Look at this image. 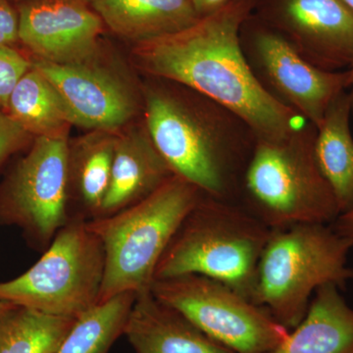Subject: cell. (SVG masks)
Instances as JSON below:
<instances>
[{"label": "cell", "mask_w": 353, "mask_h": 353, "mask_svg": "<svg viewBox=\"0 0 353 353\" xmlns=\"http://www.w3.org/2000/svg\"><path fill=\"white\" fill-rule=\"evenodd\" d=\"M254 0H230L182 31L137 43L134 58L152 78L180 83L219 102L259 139H278L303 122L261 88L246 63L240 31Z\"/></svg>", "instance_id": "6da1fadb"}, {"label": "cell", "mask_w": 353, "mask_h": 353, "mask_svg": "<svg viewBox=\"0 0 353 353\" xmlns=\"http://www.w3.org/2000/svg\"><path fill=\"white\" fill-rule=\"evenodd\" d=\"M145 88V128L174 175L205 196L239 202L256 134L219 102L164 79Z\"/></svg>", "instance_id": "7a4b0ae2"}, {"label": "cell", "mask_w": 353, "mask_h": 353, "mask_svg": "<svg viewBox=\"0 0 353 353\" xmlns=\"http://www.w3.org/2000/svg\"><path fill=\"white\" fill-rule=\"evenodd\" d=\"M270 233L240 202L202 194L165 250L154 280L196 274L219 281L252 301L257 267Z\"/></svg>", "instance_id": "3957f363"}, {"label": "cell", "mask_w": 353, "mask_h": 353, "mask_svg": "<svg viewBox=\"0 0 353 353\" xmlns=\"http://www.w3.org/2000/svg\"><path fill=\"white\" fill-rule=\"evenodd\" d=\"M317 129L299 125L278 139H256L241 183L239 202L271 230L340 216L315 157Z\"/></svg>", "instance_id": "277c9868"}, {"label": "cell", "mask_w": 353, "mask_h": 353, "mask_svg": "<svg viewBox=\"0 0 353 353\" xmlns=\"http://www.w3.org/2000/svg\"><path fill=\"white\" fill-rule=\"evenodd\" d=\"M352 243L331 224L304 223L271 230L257 267L252 301L276 321L296 328L307 313L316 290L353 281L348 266Z\"/></svg>", "instance_id": "5b68a950"}, {"label": "cell", "mask_w": 353, "mask_h": 353, "mask_svg": "<svg viewBox=\"0 0 353 353\" xmlns=\"http://www.w3.org/2000/svg\"><path fill=\"white\" fill-rule=\"evenodd\" d=\"M202 194L194 185L174 175L138 203L87 221L105 253L99 303L124 292L152 289L158 262Z\"/></svg>", "instance_id": "8992f818"}, {"label": "cell", "mask_w": 353, "mask_h": 353, "mask_svg": "<svg viewBox=\"0 0 353 353\" xmlns=\"http://www.w3.org/2000/svg\"><path fill=\"white\" fill-rule=\"evenodd\" d=\"M105 253L87 221L70 219L24 274L0 283V301L78 319L99 303Z\"/></svg>", "instance_id": "52a82bcc"}, {"label": "cell", "mask_w": 353, "mask_h": 353, "mask_svg": "<svg viewBox=\"0 0 353 353\" xmlns=\"http://www.w3.org/2000/svg\"><path fill=\"white\" fill-rule=\"evenodd\" d=\"M152 292L234 353H268L290 330L229 285L196 274L153 281Z\"/></svg>", "instance_id": "ba28073f"}, {"label": "cell", "mask_w": 353, "mask_h": 353, "mask_svg": "<svg viewBox=\"0 0 353 353\" xmlns=\"http://www.w3.org/2000/svg\"><path fill=\"white\" fill-rule=\"evenodd\" d=\"M240 43L246 63L265 92L316 129L334 99L350 88L347 69L318 68L253 12L241 25Z\"/></svg>", "instance_id": "9c48e42d"}, {"label": "cell", "mask_w": 353, "mask_h": 353, "mask_svg": "<svg viewBox=\"0 0 353 353\" xmlns=\"http://www.w3.org/2000/svg\"><path fill=\"white\" fill-rule=\"evenodd\" d=\"M67 134L37 137L0 190V224L46 250L70 221Z\"/></svg>", "instance_id": "30bf717a"}, {"label": "cell", "mask_w": 353, "mask_h": 353, "mask_svg": "<svg viewBox=\"0 0 353 353\" xmlns=\"http://www.w3.org/2000/svg\"><path fill=\"white\" fill-rule=\"evenodd\" d=\"M253 14L326 71L353 60V12L343 0H254Z\"/></svg>", "instance_id": "8fae6325"}, {"label": "cell", "mask_w": 353, "mask_h": 353, "mask_svg": "<svg viewBox=\"0 0 353 353\" xmlns=\"http://www.w3.org/2000/svg\"><path fill=\"white\" fill-rule=\"evenodd\" d=\"M19 43L57 64L88 63L105 25L88 0H20Z\"/></svg>", "instance_id": "7c38bea8"}, {"label": "cell", "mask_w": 353, "mask_h": 353, "mask_svg": "<svg viewBox=\"0 0 353 353\" xmlns=\"http://www.w3.org/2000/svg\"><path fill=\"white\" fill-rule=\"evenodd\" d=\"M32 65L57 90L72 125L110 132L124 126L136 112L126 87L90 62L57 64L36 59Z\"/></svg>", "instance_id": "4fadbf2b"}, {"label": "cell", "mask_w": 353, "mask_h": 353, "mask_svg": "<svg viewBox=\"0 0 353 353\" xmlns=\"http://www.w3.org/2000/svg\"><path fill=\"white\" fill-rule=\"evenodd\" d=\"M124 334L136 353H234L159 301L152 289L137 294Z\"/></svg>", "instance_id": "5bb4252c"}, {"label": "cell", "mask_w": 353, "mask_h": 353, "mask_svg": "<svg viewBox=\"0 0 353 353\" xmlns=\"http://www.w3.org/2000/svg\"><path fill=\"white\" fill-rule=\"evenodd\" d=\"M173 176L146 128L116 137L110 183L99 217L138 203Z\"/></svg>", "instance_id": "9a60e30c"}, {"label": "cell", "mask_w": 353, "mask_h": 353, "mask_svg": "<svg viewBox=\"0 0 353 353\" xmlns=\"http://www.w3.org/2000/svg\"><path fill=\"white\" fill-rule=\"evenodd\" d=\"M334 284L316 290L307 313L268 353H353V308Z\"/></svg>", "instance_id": "2e32d148"}, {"label": "cell", "mask_w": 353, "mask_h": 353, "mask_svg": "<svg viewBox=\"0 0 353 353\" xmlns=\"http://www.w3.org/2000/svg\"><path fill=\"white\" fill-rule=\"evenodd\" d=\"M105 27L134 43L175 34L201 18L190 0H88Z\"/></svg>", "instance_id": "e0dca14e"}, {"label": "cell", "mask_w": 353, "mask_h": 353, "mask_svg": "<svg viewBox=\"0 0 353 353\" xmlns=\"http://www.w3.org/2000/svg\"><path fill=\"white\" fill-rule=\"evenodd\" d=\"M352 114L350 94L345 90L332 102L316 134V160L333 192L340 215L353 211Z\"/></svg>", "instance_id": "ac0fdd59"}, {"label": "cell", "mask_w": 353, "mask_h": 353, "mask_svg": "<svg viewBox=\"0 0 353 353\" xmlns=\"http://www.w3.org/2000/svg\"><path fill=\"white\" fill-rule=\"evenodd\" d=\"M115 138L88 139L74 150L69 146L68 206L72 199L78 206L72 219L88 221L101 214L110 183Z\"/></svg>", "instance_id": "d6986e66"}, {"label": "cell", "mask_w": 353, "mask_h": 353, "mask_svg": "<svg viewBox=\"0 0 353 353\" xmlns=\"http://www.w3.org/2000/svg\"><path fill=\"white\" fill-rule=\"evenodd\" d=\"M4 111L36 138L63 136L72 125L57 90L32 65L14 88Z\"/></svg>", "instance_id": "ffe728a7"}, {"label": "cell", "mask_w": 353, "mask_h": 353, "mask_svg": "<svg viewBox=\"0 0 353 353\" xmlns=\"http://www.w3.org/2000/svg\"><path fill=\"white\" fill-rule=\"evenodd\" d=\"M76 320L14 305L0 317V353H55Z\"/></svg>", "instance_id": "44dd1931"}, {"label": "cell", "mask_w": 353, "mask_h": 353, "mask_svg": "<svg viewBox=\"0 0 353 353\" xmlns=\"http://www.w3.org/2000/svg\"><path fill=\"white\" fill-rule=\"evenodd\" d=\"M137 294H118L81 316L55 353H108L124 334Z\"/></svg>", "instance_id": "7402d4cb"}, {"label": "cell", "mask_w": 353, "mask_h": 353, "mask_svg": "<svg viewBox=\"0 0 353 353\" xmlns=\"http://www.w3.org/2000/svg\"><path fill=\"white\" fill-rule=\"evenodd\" d=\"M32 68L27 59L14 46H0V108L6 110L9 97L23 76Z\"/></svg>", "instance_id": "603a6c76"}, {"label": "cell", "mask_w": 353, "mask_h": 353, "mask_svg": "<svg viewBox=\"0 0 353 353\" xmlns=\"http://www.w3.org/2000/svg\"><path fill=\"white\" fill-rule=\"evenodd\" d=\"M6 111L0 109V166L31 138Z\"/></svg>", "instance_id": "cb8c5ba5"}, {"label": "cell", "mask_w": 353, "mask_h": 353, "mask_svg": "<svg viewBox=\"0 0 353 353\" xmlns=\"http://www.w3.org/2000/svg\"><path fill=\"white\" fill-rule=\"evenodd\" d=\"M19 43V13L11 0H0V46Z\"/></svg>", "instance_id": "d4e9b609"}, {"label": "cell", "mask_w": 353, "mask_h": 353, "mask_svg": "<svg viewBox=\"0 0 353 353\" xmlns=\"http://www.w3.org/2000/svg\"><path fill=\"white\" fill-rule=\"evenodd\" d=\"M331 225L339 234L350 241L353 248V211L341 214Z\"/></svg>", "instance_id": "484cf974"}, {"label": "cell", "mask_w": 353, "mask_h": 353, "mask_svg": "<svg viewBox=\"0 0 353 353\" xmlns=\"http://www.w3.org/2000/svg\"><path fill=\"white\" fill-rule=\"evenodd\" d=\"M199 15L205 16L214 12L220 7L225 6L230 0H190Z\"/></svg>", "instance_id": "4316f807"}, {"label": "cell", "mask_w": 353, "mask_h": 353, "mask_svg": "<svg viewBox=\"0 0 353 353\" xmlns=\"http://www.w3.org/2000/svg\"><path fill=\"white\" fill-rule=\"evenodd\" d=\"M348 71H350V92H348L350 94V102H352V110L353 114V60L352 63H350V67H348Z\"/></svg>", "instance_id": "83f0119b"}, {"label": "cell", "mask_w": 353, "mask_h": 353, "mask_svg": "<svg viewBox=\"0 0 353 353\" xmlns=\"http://www.w3.org/2000/svg\"><path fill=\"white\" fill-rule=\"evenodd\" d=\"M12 306H14L13 304L0 301V317H1L7 310H9V309L12 307Z\"/></svg>", "instance_id": "f1b7e54d"}, {"label": "cell", "mask_w": 353, "mask_h": 353, "mask_svg": "<svg viewBox=\"0 0 353 353\" xmlns=\"http://www.w3.org/2000/svg\"><path fill=\"white\" fill-rule=\"evenodd\" d=\"M343 1H345V4H347V6L350 7V9H352L353 12V0H343Z\"/></svg>", "instance_id": "f546056e"}, {"label": "cell", "mask_w": 353, "mask_h": 353, "mask_svg": "<svg viewBox=\"0 0 353 353\" xmlns=\"http://www.w3.org/2000/svg\"><path fill=\"white\" fill-rule=\"evenodd\" d=\"M11 1H20V0H11Z\"/></svg>", "instance_id": "4dcf8cb0"}]
</instances>
